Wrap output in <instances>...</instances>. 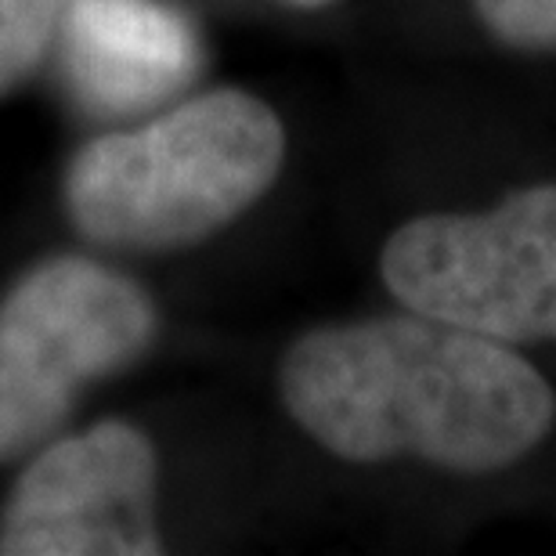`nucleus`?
I'll list each match as a JSON object with an SVG mask.
<instances>
[{
    "label": "nucleus",
    "mask_w": 556,
    "mask_h": 556,
    "mask_svg": "<svg viewBox=\"0 0 556 556\" xmlns=\"http://www.w3.org/2000/svg\"><path fill=\"white\" fill-rule=\"evenodd\" d=\"M70 0H0V94L18 87L59 43Z\"/></svg>",
    "instance_id": "7"
},
{
    "label": "nucleus",
    "mask_w": 556,
    "mask_h": 556,
    "mask_svg": "<svg viewBox=\"0 0 556 556\" xmlns=\"http://www.w3.org/2000/svg\"><path fill=\"white\" fill-rule=\"evenodd\" d=\"M155 337L160 311L135 278L73 253L33 264L0 300V463L48 441Z\"/></svg>",
    "instance_id": "3"
},
{
    "label": "nucleus",
    "mask_w": 556,
    "mask_h": 556,
    "mask_svg": "<svg viewBox=\"0 0 556 556\" xmlns=\"http://www.w3.org/2000/svg\"><path fill=\"white\" fill-rule=\"evenodd\" d=\"M286 127L239 87L195 94L87 141L65 170L76 231L113 250H177L228 228L275 185Z\"/></svg>",
    "instance_id": "2"
},
{
    "label": "nucleus",
    "mask_w": 556,
    "mask_h": 556,
    "mask_svg": "<svg viewBox=\"0 0 556 556\" xmlns=\"http://www.w3.org/2000/svg\"><path fill=\"white\" fill-rule=\"evenodd\" d=\"M380 275L416 315L498 343H556V185L405 220L383 242Z\"/></svg>",
    "instance_id": "4"
},
{
    "label": "nucleus",
    "mask_w": 556,
    "mask_h": 556,
    "mask_svg": "<svg viewBox=\"0 0 556 556\" xmlns=\"http://www.w3.org/2000/svg\"><path fill=\"white\" fill-rule=\"evenodd\" d=\"M495 40L520 51H556V0H473Z\"/></svg>",
    "instance_id": "8"
},
{
    "label": "nucleus",
    "mask_w": 556,
    "mask_h": 556,
    "mask_svg": "<svg viewBox=\"0 0 556 556\" xmlns=\"http://www.w3.org/2000/svg\"><path fill=\"white\" fill-rule=\"evenodd\" d=\"M160 459L124 419L33 455L0 509V556H160Z\"/></svg>",
    "instance_id": "5"
},
{
    "label": "nucleus",
    "mask_w": 556,
    "mask_h": 556,
    "mask_svg": "<svg viewBox=\"0 0 556 556\" xmlns=\"http://www.w3.org/2000/svg\"><path fill=\"white\" fill-rule=\"evenodd\" d=\"M293 4H326V0H293Z\"/></svg>",
    "instance_id": "9"
},
{
    "label": "nucleus",
    "mask_w": 556,
    "mask_h": 556,
    "mask_svg": "<svg viewBox=\"0 0 556 556\" xmlns=\"http://www.w3.org/2000/svg\"><path fill=\"white\" fill-rule=\"evenodd\" d=\"M59 51L65 84L94 116L160 109L203 65L192 18L166 0H70Z\"/></svg>",
    "instance_id": "6"
},
{
    "label": "nucleus",
    "mask_w": 556,
    "mask_h": 556,
    "mask_svg": "<svg viewBox=\"0 0 556 556\" xmlns=\"http://www.w3.org/2000/svg\"><path fill=\"white\" fill-rule=\"evenodd\" d=\"M286 413L343 463L495 473L549 438L556 394L506 343L427 315L321 326L278 365Z\"/></svg>",
    "instance_id": "1"
}]
</instances>
